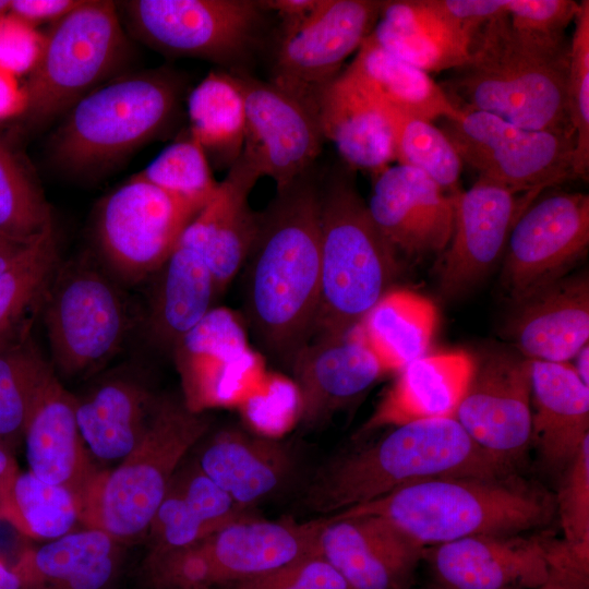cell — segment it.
Wrapping results in <instances>:
<instances>
[{
	"instance_id": "1",
	"label": "cell",
	"mask_w": 589,
	"mask_h": 589,
	"mask_svg": "<svg viewBox=\"0 0 589 589\" xmlns=\"http://www.w3.org/2000/svg\"><path fill=\"white\" fill-rule=\"evenodd\" d=\"M321 177L315 166L276 189L257 213L245 260L247 321L260 346L288 370L312 338L320 300Z\"/></svg>"
},
{
	"instance_id": "2",
	"label": "cell",
	"mask_w": 589,
	"mask_h": 589,
	"mask_svg": "<svg viewBox=\"0 0 589 589\" xmlns=\"http://www.w3.org/2000/svg\"><path fill=\"white\" fill-rule=\"evenodd\" d=\"M568 47L565 37L531 34L506 14L494 16L477 29L470 56L454 70L447 94H454L460 109L525 129L573 132L565 96Z\"/></svg>"
},
{
	"instance_id": "3",
	"label": "cell",
	"mask_w": 589,
	"mask_h": 589,
	"mask_svg": "<svg viewBox=\"0 0 589 589\" xmlns=\"http://www.w3.org/2000/svg\"><path fill=\"white\" fill-rule=\"evenodd\" d=\"M510 466L481 448L455 418L399 426L372 445L328 464L304 494V506L337 514L405 485L436 478H501Z\"/></svg>"
},
{
	"instance_id": "4",
	"label": "cell",
	"mask_w": 589,
	"mask_h": 589,
	"mask_svg": "<svg viewBox=\"0 0 589 589\" xmlns=\"http://www.w3.org/2000/svg\"><path fill=\"white\" fill-rule=\"evenodd\" d=\"M552 497L510 474L436 478L399 488L332 516H377L424 549L467 537L516 534L548 522Z\"/></svg>"
},
{
	"instance_id": "5",
	"label": "cell",
	"mask_w": 589,
	"mask_h": 589,
	"mask_svg": "<svg viewBox=\"0 0 589 589\" xmlns=\"http://www.w3.org/2000/svg\"><path fill=\"white\" fill-rule=\"evenodd\" d=\"M320 214V300L311 340L339 338L359 325L397 269V254L348 169L321 177Z\"/></svg>"
},
{
	"instance_id": "6",
	"label": "cell",
	"mask_w": 589,
	"mask_h": 589,
	"mask_svg": "<svg viewBox=\"0 0 589 589\" xmlns=\"http://www.w3.org/2000/svg\"><path fill=\"white\" fill-rule=\"evenodd\" d=\"M208 429L205 413L190 411L182 398L159 397L137 445L113 470H98L89 483L79 522L119 543L146 533L175 472Z\"/></svg>"
},
{
	"instance_id": "7",
	"label": "cell",
	"mask_w": 589,
	"mask_h": 589,
	"mask_svg": "<svg viewBox=\"0 0 589 589\" xmlns=\"http://www.w3.org/2000/svg\"><path fill=\"white\" fill-rule=\"evenodd\" d=\"M181 92L180 80L165 70L127 75L89 92L55 134V160L77 175L109 167L172 123Z\"/></svg>"
},
{
	"instance_id": "8",
	"label": "cell",
	"mask_w": 589,
	"mask_h": 589,
	"mask_svg": "<svg viewBox=\"0 0 589 589\" xmlns=\"http://www.w3.org/2000/svg\"><path fill=\"white\" fill-rule=\"evenodd\" d=\"M127 51V40L111 1H80L43 38L39 56L23 86L21 113L44 127L106 79Z\"/></svg>"
},
{
	"instance_id": "9",
	"label": "cell",
	"mask_w": 589,
	"mask_h": 589,
	"mask_svg": "<svg viewBox=\"0 0 589 589\" xmlns=\"http://www.w3.org/2000/svg\"><path fill=\"white\" fill-rule=\"evenodd\" d=\"M41 310L50 364L67 377L100 370L118 353L129 328L119 283L92 259L59 263Z\"/></svg>"
},
{
	"instance_id": "10",
	"label": "cell",
	"mask_w": 589,
	"mask_h": 589,
	"mask_svg": "<svg viewBox=\"0 0 589 589\" xmlns=\"http://www.w3.org/2000/svg\"><path fill=\"white\" fill-rule=\"evenodd\" d=\"M123 8L133 33L151 48L230 73L248 72L266 13L254 0H131Z\"/></svg>"
},
{
	"instance_id": "11",
	"label": "cell",
	"mask_w": 589,
	"mask_h": 589,
	"mask_svg": "<svg viewBox=\"0 0 589 589\" xmlns=\"http://www.w3.org/2000/svg\"><path fill=\"white\" fill-rule=\"evenodd\" d=\"M441 130L480 182L513 193L544 191L576 178L572 131L531 130L477 110L461 109Z\"/></svg>"
},
{
	"instance_id": "12",
	"label": "cell",
	"mask_w": 589,
	"mask_h": 589,
	"mask_svg": "<svg viewBox=\"0 0 589 589\" xmlns=\"http://www.w3.org/2000/svg\"><path fill=\"white\" fill-rule=\"evenodd\" d=\"M200 211L135 175L97 207L98 262L118 283L136 285L151 278Z\"/></svg>"
},
{
	"instance_id": "13",
	"label": "cell",
	"mask_w": 589,
	"mask_h": 589,
	"mask_svg": "<svg viewBox=\"0 0 589 589\" xmlns=\"http://www.w3.org/2000/svg\"><path fill=\"white\" fill-rule=\"evenodd\" d=\"M325 518L266 520L251 515L188 548L167 554L166 567L178 589H214L317 553Z\"/></svg>"
},
{
	"instance_id": "14",
	"label": "cell",
	"mask_w": 589,
	"mask_h": 589,
	"mask_svg": "<svg viewBox=\"0 0 589 589\" xmlns=\"http://www.w3.org/2000/svg\"><path fill=\"white\" fill-rule=\"evenodd\" d=\"M382 1L318 0L298 26L279 32L269 82L316 113L320 92L372 32Z\"/></svg>"
},
{
	"instance_id": "15",
	"label": "cell",
	"mask_w": 589,
	"mask_h": 589,
	"mask_svg": "<svg viewBox=\"0 0 589 589\" xmlns=\"http://www.w3.org/2000/svg\"><path fill=\"white\" fill-rule=\"evenodd\" d=\"M540 195L519 216L505 248L502 283L515 303L567 276L589 247L588 194Z\"/></svg>"
},
{
	"instance_id": "16",
	"label": "cell",
	"mask_w": 589,
	"mask_h": 589,
	"mask_svg": "<svg viewBox=\"0 0 589 589\" xmlns=\"http://www.w3.org/2000/svg\"><path fill=\"white\" fill-rule=\"evenodd\" d=\"M182 400L195 413L242 405L264 384L262 358L248 345L241 320L213 308L172 350Z\"/></svg>"
},
{
	"instance_id": "17",
	"label": "cell",
	"mask_w": 589,
	"mask_h": 589,
	"mask_svg": "<svg viewBox=\"0 0 589 589\" xmlns=\"http://www.w3.org/2000/svg\"><path fill=\"white\" fill-rule=\"evenodd\" d=\"M455 419L481 448L512 466L531 442L530 359L490 350L473 360Z\"/></svg>"
},
{
	"instance_id": "18",
	"label": "cell",
	"mask_w": 589,
	"mask_h": 589,
	"mask_svg": "<svg viewBox=\"0 0 589 589\" xmlns=\"http://www.w3.org/2000/svg\"><path fill=\"white\" fill-rule=\"evenodd\" d=\"M245 109L243 152L276 189L315 166L323 143L317 115L300 99L249 72L231 73Z\"/></svg>"
},
{
	"instance_id": "19",
	"label": "cell",
	"mask_w": 589,
	"mask_h": 589,
	"mask_svg": "<svg viewBox=\"0 0 589 589\" xmlns=\"http://www.w3.org/2000/svg\"><path fill=\"white\" fill-rule=\"evenodd\" d=\"M429 557L443 589H539L573 563L565 546L520 533L462 538L435 545Z\"/></svg>"
},
{
	"instance_id": "20",
	"label": "cell",
	"mask_w": 589,
	"mask_h": 589,
	"mask_svg": "<svg viewBox=\"0 0 589 589\" xmlns=\"http://www.w3.org/2000/svg\"><path fill=\"white\" fill-rule=\"evenodd\" d=\"M542 192L518 194L476 181L455 194L453 232L441 271L445 296L470 288L494 266L515 223Z\"/></svg>"
},
{
	"instance_id": "21",
	"label": "cell",
	"mask_w": 589,
	"mask_h": 589,
	"mask_svg": "<svg viewBox=\"0 0 589 589\" xmlns=\"http://www.w3.org/2000/svg\"><path fill=\"white\" fill-rule=\"evenodd\" d=\"M455 194L414 168L388 166L374 176L368 209L398 255L420 257L446 249L454 226Z\"/></svg>"
},
{
	"instance_id": "22",
	"label": "cell",
	"mask_w": 589,
	"mask_h": 589,
	"mask_svg": "<svg viewBox=\"0 0 589 589\" xmlns=\"http://www.w3.org/2000/svg\"><path fill=\"white\" fill-rule=\"evenodd\" d=\"M316 548L349 589H405L424 550L372 515L325 518Z\"/></svg>"
},
{
	"instance_id": "23",
	"label": "cell",
	"mask_w": 589,
	"mask_h": 589,
	"mask_svg": "<svg viewBox=\"0 0 589 589\" xmlns=\"http://www.w3.org/2000/svg\"><path fill=\"white\" fill-rule=\"evenodd\" d=\"M289 371L296 419L305 426L328 420L387 373L357 326L339 338L310 340Z\"/></svg>"
},
{
	"instance_id": "24",
	"label": "cell",
	"mask_w": 589,
	"mask_h": 589,
	"mask_svg": "<svg viewBox=\"0 0 589 589\" xmlns=\"http://www.w3.org/2000/svg\"><path fill=\"white\" fill-rule=\"evenodd\" d=\"M23 438L29 471L68 489L80 506L98 470L79 430L75 396L67 390L50 363L35 387Z\"/></svg>"
},
{
	"instance_id": "25",
	"label": "cell",
	"mask_w": 589,
	"mask_h": 589,
	"mask_svg": "<svg viewBox=\"0 0 589 589\" xmlns=\"http://www.w3.org/2000/svg\"><path fill=\"white\" fill-rule=\"evenodd\" d=\"M261 177L254 160L242 152L178 240L202 256L219 293L244 265L255 238L257 213L249 195Z\"/></svg>"
},
{
	"instance_id": "26",
	"label": "cell",
	"mask_w": 589,
	"mask_h": 589,
	"mask_svg": "<svg viewBox=\"0 0 589 589\" xmlns=\"http://www.w3.org/2000/svg\"><path fill=\"white\" fill-rule=\"evenodd\" d=\"M506 338L528 359L568 362L589 340V278L565 276L515 303Z\"/></svg>"
},
{
	"instance_id": "27",
	"label": "cell",
	"mask_w": 589,
	"mask_h": 589,
	"mask_svg": "<svg viewBox=\"0 0 589 589\" xmlns=\"http://www.w3.org/2000/svg\"><path fill=\"white\" fill-rule=\"evenodd\" d=\"M474 34L437 0H396L382 1L369 36L390 53L430 74L464 65Z\"/></svg>"
},
{
	"instance_id": "28",
	"label": "cell",
	"mask_w": 589,
	"mask_h": 589,
	"mask_svg": "<svg viewBox=\"0 0 589 589\" xmlns=\"http://www.w3.org/2000/svg\"><path fill=\"white\" fill-rule=\"evenodd\" d=\"M473 371V359L465 351L423 356L399 370L360 434L385 426L455 418Z\"/></svg>"
},
{
	"instance_id": "29",
	"label": "cell",
	"mask_w": 589,
	"mask_h": 589,
	"mask_svg": "<svg viewBox=\"0 0 589 589\" xmlns=\"http://www.w3.org/2000/svg\"><path fill=\"white\" fill-rule=\"evenodd\" d=\"M315 106L323 137L335 145L349 168L376 176L395 160L385 108L342 70L323 87Z\"/></svg>"
},
{
	"instance_id": "30",
	"label": "cell",
	"mask_w": 589,
	"mask_h": 589,
	"mask_svg": "<svg viewBox=\"0 0 589 589\" xmlns=\"http://www.w3.org/2000/svg\"><path fill=\"white\" fill-rule=\"evenodd\" d=\"M251 515L250 508L236 503L195 460L180 465L147 529L146 557L188 548Z\"/></svg>"
},
{
	"instance_id": "31",
	"label": "cell",
	"mask_w": 589,
	"mask_h": 589,
	"mask_svg": "<svg viewBox=\"0 0 589 589\" xmlns=\"http://www.w3.org/2000/svg\"><path fill=\"white\" fill-rule=\"evenodd\" d=\"M195 462L236 503L250 509L280 489L293 468L285 444L239 428L211 436Z\"/></svg>"
},
{
	"instance_id": "32",
	"label": "cell",
	"mask_w": 589,
	"mask_h": 589,
	"mask_svg": "<svg viewBox=\"0 0 589 589\" xmlns=\"http://www.w3.org/2000/svg\"><path fill=\"white\" fill-rule=\"evenodd\" d=\"M533 442L551 466L568 465L589 437V386L568 362L530 359Z\"/></svg>"
},
{
	"instance_id": "33",
	"label": "cell",
	"mask_w": 589,
	"mask_h": 589,
	"mask_svg": "<svg viewBox=\"0 0 589 589\" xmlns=\"http://www.w3.org/2000/svg\"><path fill=\"white\" fill-rule=\"evenodd\" d=\"M158 398L144 382L124 373L105 377L75 397L87 450L104 461H121L143 437Z\"/></svg>"
},
{
	"instance_id": "34",
	"label": "cell",
	"mask_w": 589,
	"mask_h": 589,
	"mask_svg": "<svg viewBox=\"0 0 589 589\" xmlns=\"http://www.w3.org/2000/svg\"><path fill=\"white\" fill-rule=\"evenodd\" d=\"M119 565V542L85 528L24 551L12 566L24 589H106Z\"/></svg>"
},
{
	"instance_id": "35",
	"label": "cell",
	"mask_w": 589,
	"mask_h": 589,
	"mask_svg": "<svg viewBox=\"0 0 589 589\" xmlns=\"http://www.w3.org/2000/svg\"><path fill=\"white\" fill-rule=\"evenodd\" d=\"M151 278L147 332L157 346L172 352L179 340L214 308L219 291L202 256L179 241Z\"/></svg>"
},
{
	"instance_id": "36",
	"label": "cell",
	"mask_w": 589,
	"mask_h": 589,
	"mask_svg": "<svg viewBox=\"0 0 589 589\" xmlns=\"http://www.w3.org/2000/svg\"><path fill=\"white\" fill-rule=\"evenodd\" d=\"M382 106L433 121L456 119L461 109L430 74L390 53L368 36L342 70Z\"/></svg>"
},
{
	"instance_id": "37",
	"label": "cell",
	"mask_w": 589,
	"mask_h": 589,
	"mask_svg": "<svg viewBox=\"0 0 589 589\" xmlns=\"http://www.w3.org/2000/svg\"><path fill=\"white\" fill-rule=\"evenodd\" d=\"M437 323L435 305L407 289H388L357 325L387 373L423 356Z\"/></svg>"
},
{
	"instance_id": "38",
	"label": "cell",
	"mask_w": 589,
	"mask_h": 589,
	"mask_svg": "<svg viewBox=\"0 0 589 589\" xmlns=\"http://www.w3.org/2000/svg\"><path fill=\"white\" fill-rule=\"evenodd\" d=\"M190 134L203 147L211 166L229 170L245 141V109L241 91L230 72H209L188 97Z\"/></svg>"
},
{
	"instance_id": "39",
	"label": "cell",
	"mask_w": 589,
	"mask_h": 589,
	"mask_svg": "<svg viewBox=\"0 0 589 589\" xmlns=\"http://www.w3.org/2000/svg\"><path fill=\"white\" fill-rule=\"evenodd\" d=\"M59 263L58 241L52 225L0 276V349L31 336L33 316L41 309Z\"/></svg>"
},
{
	"instance_id": "40",
	"label": "cell",
	"mask_w": 589,
	"mask_h": 589,
	"mask_svg": "<svg viewBox=\"0 0 589 589\" xmlns=\"http://www.w3.org/2000/svg\"><path fill=\"white\" fill-rule=\"evenodd\" d=\"M384 108L392 125L395 160L422 171L448 194L459 192L464 164L441 128L432 121Z\"/></svg>"
},
{
	"instance_id": "41",
	"label": "cell",
	"mask_w": 589,
	"mask_h": 589,
	"mask_svg": "<svg viewBox=\"0 0 589 589\" xmlns=\"http://www.w3.org/2000/svg\"><path fill=\"white\" fill-rule=\"evenodd\" d=\"M48 363L31 336L0 349V440L11 448L24 437L29 404Z\"/></svg>"
},
{
	"instance_id": "42",
	"label": "cell",
	"mask_w": 589,
	"mask_h": 589,
	"mask_svg": "<svg viewBox=\"0 0 589 589\" xmlns=\"http://www.w3.org/2000/svg\"><path fill=\"white\" fill-rule=\"evenodd\" d=\"M137 176L201 209L219 183L203 147L190 132L163 149Z\"/></svg>"
},
{
	"instance_id": "43",
	"label": "cell",
	"mask_w": 589,
	"mask_h": 589,
	"mask_svg": "<svg viewBox=\"0 0 589 589\" xmlns=\"http://www.w3.org/2000/svg\"><path fill=\"white\" fill-rule=\"evenodd\" d=\"M52 225L44 194L0 136V232L34 237Z\"/></svg>"
},
{
	"instance_id": "44",
	"label": "cell",
	"mask_w": 589,
	"mask_h": 589,
	"mask_svg": "<svg viewBox=\"0 0 589 589\" xmlns=\"http://www.w3.org/2000/svg\"><path fill=\"white\" fill-rule=\"evenodd\" d=\"M15 502L27 536L53 540L72 531L79 521V503L65 488L48 483L32 471L20 472Z\"/></svg>"
},
{
	"instance_id": "45",
	"label": "cell",
	"mask_w": 589,
	"mask_h": 589,
	"mask_svg": "<svg viewBox=\"0 0 589 589\" xmlns=\"http://www.w3.org/2000/svg\"><path fill=\"white\" fill-rule=\"evenodd\" d=\"M568 47L566 112L574 132V171L587 177L589 170V1L579 3Z\"/></svg>"
},
{
	"instance_id": "46",
	"label": "cell",
	"mask_w": 589,
	"mask_h": 589,
	"mask_svg": "<svg viewBox=\"0 0 589 589\" xmlns=\"http://www.w3.org/2000/svg\"><path fill=\"white\" fill-rule=\"evenodd\" d=\"M565 549L574 564L587 567L589 553V437L568 464L558 495Z\"/></svg>"
},
{
	"instance_id": "47",
	"label": "cell",
	"mask_w": 589,
	"mask_h": 589,
	"mask_svg": "<svg viewBox=\"0 0 589 589\" xmlns=\"http://www.w3.org/2000/svg\"><path fill=\"white\" fill-rule=\"evenodd\" d=\"M219 589H349L340 574L318 553L293 560L261 575Z\"/></svg>"
},
{
	"instance_id": "48",
	"label": "cell",
	"mask_w": 589,
	"mask_h": 589,
	"mask_svg": "<svg viewBox=\"0 0 589 589\" xmlns=\"http://www.w3.org/2000/svg\"><path fill=\"white\" fill-rule=\"evenodd\" d=\"M578 8L573 0H503L504 14L516 27L550 38L565 37Z\"/></svg>"
},
{
	"instance_id": "49",
	"label": "cell",
	"mask_w": 589,
	"mask_h": 589,
	"mask_svg": "<svg viewBox=\"0 0 589 589\" xmlns=\"http://www.w3.org/2000/svg\"><path fill=\"white\" fill-rule=\"evenodd\" d=\"M43 38L33 25L10 12L0 14V68L14 75L34 67Z\"/></svg>"
},
{
	"instance_id": "50",
	"label": "cell",
	"mask_w": 589,
	"mask_h": 589,
	"mask_svg": "<svg viewBox=\"0 0 589 589\" xmlns=\"http://www.w3.org/2000/svg\"><path fill=\"white\" fill-rule=\"evenodd\" d=\"M19 473L12 448L0 440V519L10 522L17 531L27 536L14 495Z\"/></svg>"
},
{
	"instance_id": "51",
	"label": "cell",
	"mask_w": 589,
	"mask_h": 589,
	"mask_svg": "<svg viewBox=\"0 0 589 589\" xmlns=\"http://www.w3.org/2000/svg\"><path fill=\"white\" fill-rule=\"evenodd\" d=\"M79 3L76 0H13L9 12L33 25L47 20L58 21Z\"/></svg>"
},
{
	"instance_id": "52",
	"label": "cell",
	"mask_w": 589,
	"mask_h": 589,
	"mask_svg": "<svg viewBox=\"0 0 589 589\" xmlns=\"http://www.w3.org/2000/svg\"><path fill=\"white\" fill-rule=\"evenodd\" d=\"M317 2L318 0H261L259 4L266 12L277 13L281 21L279 32H286L303 22Z\"/></svg>"
},
{
	"instance_id": "53",
	"label": "cell",
	"mask_w": 589,
	"mask_h": 589,
	"mask_svg": "<svg viewBox=\"0 0 589 589\" xmlns=\"http://www.w3.org/2000/svg\"><path fill=\"white\" fill-rule=\"evenodd\" d=\"M14 74L0 68V120L21 116L24 108L23 87H19Z\"/></svg>"
},
{
	"instance_id": "54",
	"label": "cell",
	"mask_w": 589,
	"mask_h": 589,
	"mask_svg": "<svg viewBox=\"0 0 589 589\" xmlns=\"http://www.w3.org/2000/svg\"><path fill=\"white\" fill-rule=\"evenodd\" d=\"M41 233L34 237H15L0 232V276L31 249Z\"/></svg>"
},
{
	"instance_id": "55",
	"label": "cell",
	"mask_w": 589,
	"mask_h": 589,
	"mask_svg": "<svg viewBox=\"0 0 589 589\" xmlns=\"http://www.w3.org/2000/svg\"><path fill=\"white\" fill-rule=\"evenodd\" d=\"M0 589H24L23 581L13 566L0 557Z\"/></svg>"
},
{
	"instance_id": "56",
	"label": "cell",
	"mask_w": 589,
	"mask_h": 589,
	"mask_svg": "<svg viewBox=\"0 0 589 589\" xmlns=\"http://www.w3.org/2000/svg\"><path fill=\"white\" fill-rule=\"evenodd\" d=\"M574 359H576V364L573 366L581 381L589 386V345L582 347Z\"/></svg>"
},
{
	"instance_id": "57",
	"label": "cell",
	"mask_w": 589,
	"mask_h": 589,
	"mask_svg": "<svg viewBox=\"0 0 589 589\" xmlns=\"http://www.w3.org/2000/svg\"><path fill=\"white\" fill-rule=\"evenodd\" d=\"M11 1L0 0V14L9 12Z\"/></svg>"
}]
</instances>
